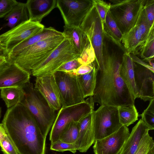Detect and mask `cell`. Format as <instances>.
<instances>
[{
	"label": "cell",
	"mask_w": 154,
	"mask_h": 154,
	"mask_svg": "<svg viewBox=\"0 0 154 154\" xmlns=\"http://www.w3.org/2000/svg\"><path fill=\"white\" fill-rule=\"evenodd\" d=\"M121 60L103 43V61L97 70L94 103L116 107L134 104L135 99L120 74Z\"/></svg>",
	"instance_id": "1"
},
{
	"label": "cell",
	"mask_w": 154,
	"mask_h": 154,
	"mask_svg": "<svg viewBox=\"0 0 154 154\" xmlns=\"http://www.w3.org/2000/svg\"><path fill=\"white\" fill-rule=\"evenodd\" d=\"M2 123L19 154H45L46 137L21 103L7 109Z\"/></svg>",
	"instance_id": "2"
},
{
	"label": "cell",
	"mask_w": 154,
	"mask_h": 154,
	"mask_svg": "<svg viewBox=\"0 0 154 154\" xmlns=\"http://www.w3.org/2000/svg\"><path fill=\"white\" fill-rule=\"evenodd\" d=\"M23 88L25 95L21 103L32 115L42 134L46 138L55 119L57 112L50 107L32 83L29 82Z\"/></svg>",
	"instance_id": "3"
},
{
	"label": "cell",
	"mask_w": 154,
	"mask_h": 154,
	"mask_svg": "<svg viewBox=\"0 0 154 154\" xmlns=\"http://www.w3.org/2000/svg\"><path fill=\"white\" fill-rule=\"evenodd\" d=\"M65 38L63 35L42 41L7 58V60L30 72L44 61Z\"/></svg>",
	"instance_id": "4"
},
{
	"label": "cell",
	"mask_w": 154,
	"mask_h": 154,
	"mask_svg": "<svg viewBox=\"0 0 154 154\" xmlns=\"http://www.w3.org/2000/svg\"><path fill=\"white\" fill-rule=\"evenodd\" d=\"M92 96L81 103L71 106L62 107L58 111L50 134L51 143L59 140L60 134L70 122H79L94 110Z\"/></svg>",
	"instance_id": "5"
},
{
	"label": "cell",
	"mask_w": 154,
	"mask_h": 154,
	"mask_svg": "<svg viewBox=\"0 0 154 154\" xmlns=\"http://www.w3.org/2000/svg\"><path fill=\"white\" fill-rule=\"evenodd\" d=\"M79 56L70 39L65 37L50 55L30 73L36 77L53 74L63 64Z\"/></svg>",
	"instance_id": "6"
},
{
	"label": "cell",
	"mask_w": 154,
	"mask_h": 154,
	"mask_svg": "<svg viewBox=\"0 0 154 154\" xmlns=\"http://www.w3.org/2000/svg\"><path fill=\"white\" fill-rule=\"evenodd\" d=\"M145 0H112L110 11L122 34L135 25Z\"/></svg>",
	"instance_id": "7"
},
{
	"label": "cell",
	"mask_w": 154,
	"mask_h": 154,
	"mask_svg": "<svg viewBox=\"0 0 154 154\" xmlns=\"http://www.w3.org/2000/svg\"><path fill=\"white\" fill-rule=\"evenodd\" d=\"M79 27L86 34L94 49L95 55V65H101L103 61L104 36L101 20L93 4Z\"/></svg>",
	"instance_id": "8"
},
{
	"label": "cell",
	"mask_w": 154,
	"mask_h": 154,
	"mask_svg": "<svg viewBox=\"0 0 154 154\" xmlns=\"http://www.w3.org/2000/svg\"><path fill=\"white\" fill-rule=\"evenodd\" d=\"M53 74L59 91L62 107L75 105L85 101L77 75L60 71H56Z\"/></svg>",
	"instance_id": "9"
},
{
	"label": "cell",
	"mask_w": 154,
	"mask_h": 154,
	"mask_svg": "<svg viewBox=\"0 0 154 154\" xmlns=\"http://www.w3.org/2000/svg\"><path fill=\"white\" fill-rule=\"evenodd\" d=\"M44 26L29 20L0 35V48L6 56L16 46L41 31Z\"/></svg>",
	"instance_id": "10"
},
{
	"label": "cell",
	"mask_w": 154,
	"mask_h": 154,
	"mask_svg": "<svg viewBox=\"0 0 154 154\" xmlns=\"http://www.w3.org/2000/svg\"><path fill=\"white\" fill-rule=\"evenodd\" d=\"M95 141L115 132L122 125L119 122L118 107L100 106L92 112Z\"/></svg>",
	"instance_id": "11"
},
{
	"label": "cell",
	"mask_w": 154,
	"mask_h": 154,
	"mask_svg": "<svg viewBox=\"0 0 154 154\" xmlns=\"http://www.w3.org/2000/svg\"><path fill=\"white\" fill-rule=\"evenodd\" d=\"M93 4L92 0H57V7L64 26L79 27Z\"/></svg>",
	"instance_id": "12"
},
{
	"label": "cell",
	"mask_w": 154,
	"mask_h": 154,
	"mask_svg": "<svg viewBox=\"0 0 154 154\" xmlns=\"http://www.w3.org/2000/svg\"><path fill=\"white\" fill-rule=\"evenodd\" d=\"M31 73L7 60L0 67V91L4 88H23L30 82Z\"/></svg>",
	"instance_id": "13"
},
{
	"label": "cell",
	"mask_w": 154,
	"mask_h": 154,
	"mask_svg": "<svg viewBox=\"0 0 154 154\" xmlns=\"http://www.w3.org/2000/svg\"><path fill=\"white\" fill-rule=\"evenodd\" d=\"M130 134L128 127L122 125L113 134L95 140L93 147L94 154H120Z\"/></svg>",
	"instance_id": "14"
},
{
	"label": "cell",
	"mask_w": 154,
	"mask_h": 154,
	"mask_svg": "<svg viewBox=\"0 0 154 154\" xmlns=\"http://www.w3.org/2000/svg\"><path fill=\"white\" fill-rule=\"evenodd\" d=\"M34 86L52 109L58 112L60 109L61 103L53 74L36 77Z\"/></svg>",
	"instance_id": "15"
},
{
	"label": "cell",
	"mask_w": 154,
	"mask_h": 154,
	"mask_svg": "<svg viewBox=\"0 0 154 154\" xmlns=\"http://www.w3.org/2000/svg\"><path fill=\"white\" fill-rule=\"evenodd\" d=\"M134 62L135 83L138 98L144 101L154 99V72Z\"/></svg>",
	"instance_id": "16"
},
{
	"label": "cell",
	"mask_w": 154,
	"mask_h": 154,
	"mask_svg": "<svg viewBox=\"0 0 154 154\" xmlns=\"http://www.w3.org/2000/svg\"><path fill=\"white\" fill-rule=\"evenodd\" d=\"M93 111L79 122V132L76 143L78 146V150L80 152H86L95 141Z\"/></svg>",
	"instance_id": "17"
},
{
	"label": "cell",
	"mask_w": 154,
	"mask_h": 154,
	"mask_svg": "<svg viewBox=\"0 0 154 154\" xmlns=\"http://www.w3.org/2000/svg\"><path fill=\"white\" fill-rule=\"evenodd\" d=\"M30 21L40 23L57 7V0H28L26 3Z\"/></svg>",
	"instance_id": "18"
},
{
	"label": "cell",
	"mask_w": 154,
	"mask_h": 154,
	"mask_svg": "<svg viewBox=\"0 0 154 154\" xmlns=\"http://www.w3.org/2000/svg\"><path fill=\"white\" fill-rule=\"evenodd\" d=\"M149 130L148 127L140 119L132 128L120 154H135L143 136Z\"/></svg>",
	"instance_id": "19"
},
{
	"label": "cell",
	"mask_w": 154,
	"mask_h": 154,
	"mask_svg": "<svg viewBox=\"0 0 154 154\" xmlns=\"http://www.w3.org/2000/svg\"><path fill=\"white\" fill-rule=\"evenodd\" d=\"M63 35V32L58 31L51 27L44 28L39 32L25 40L15 47L6 56L7 58L16 55L23 50L42 41Z\"/></svg>",
	"instance_id": "20"
},
{
	"label": "cell",
	"mask_w": 154,
	"mask_h": 154,
	"mask_svg": "<svg viewBox=\"0 0 154 154\" xmlns=\"http://www.w3.org/2000/svg\"><path fill=\"white\" fill-rule=\"evenodd\" d=\"M120 74L135 99L138 98L134 78V62L130 54L124 53L120 68Z\"/></svg>",
	"instance_id": "21"
},
{
	"label": "cell",
	"mask_w": 154,
	"mask_h": 154,
	"mask_svg": "<svg viewBox=\"0 0 154 154\" xmlns=\"http://www.w3.org/2000/svg\"><path fill=\"white\" fill-rule=\"evenodd\" d=\"M122 43L125 52L134 55L139 53L144 42L137 25H135L128 32L123 34Z\"/></svg>",
	"instance_id": "22"
},
{
	"label": "cell",
	"mask_w": 154,
	"mask_h": 154,
	"mask_svg": "<svg viewBox=\"0 0 154 154\" xmlns=\"http://www.w3.org/2000/svg\"><path fill=\"white\" fill-rule=\"evenodd\" d=\"M63 33L65 37L70 39L75 51L80 56L90 42L79 27L64 26Z\"/></svg>",
	"instance_id": "23"
},
{
	"label": "cell",
	"mask_w": 154,
	"mask_h": 154,
	"mask_svg": "<svg viewBox=\"0 0 154 154\" xmlns=\"http://www.w3.org/2000/svg\"><path fill=\"white\" fill-rule=\"evenodd\" d=\"M6 26L11 29L29 20L28 12L26 3L18 2L5 16Z\"/></svg>",
	"instance_id": "24"
},
{
	"label": "cell",
	"mask_w": 154,
	"mask_h": 154,
	"mask_svg": "<svg viewBox=\"0 0 154 154\" xmlns=\"http://www.w3.org/2000/svg\"><path fill=\"white\" fill-rule=\"evenodd\" d=\"M104 36L118 46L125 52L122 43L123 34L112 17L109 10L107 12L103 27Z\"/></svg>",
	"instance_id": "25"
},
{
	"label": "cell",
	"mask_w": 154,
	"mask_h": 154,
	"mask_svg": "<svg viewBox=\"0 0 154 154\" xmlns=\"http://www.w3.org/2000/svg\"><path fill=\"white\" fill-rule=\"evenodd\" d=\"M25 95L23 88L11 87L4 88L0 90V97L8 108L20 103Z\"/></svg>",
	"instance_id": "26"
},
{
	"label": "cell",
	"mask_w": 154,
	"mask_h": 154,
	"mask_svg": "<svg viewBox=\"0 0 154 154\" xmlns=\"http://www.w3.org/2000/svg\"><path fill=\"white\" fill-rule=\"evenodd\" d=\"M96 73L94 64V68L90 72L77 75L85 98L93 96L96 85Z\"/></svg>",
	"instance_id": "27"
},
{
	"label": "cell",
	"mask_w": 154,
	"mask_h": 154,
	"mask_svg": "<svg viewBox=\"0 0 154 154\" xmlns=\"http://www.w3.org/2000/svg\"><path fill=\"white\" fill-rule=\"evenodd\" d=\"M154 23L151 26L147 37L140 48L139 53L141 57L147 61L153 68L154 63Z\"/></svg>",
	"instance_id": "28"
},
{
	"label": "cell",
	"mask_w": 154,
	"mask_h": 154,
	"mask_svg": "<svg viewBox=\"0 0 154 154\" xmlns=\"http://www.w3.org/2000/svg\"><path fill=\"white\" fill-rule=\"evenodd\" d=\"M120 122L128 127L138 120V112L134 104L118 107Z\"/></svg>",
	"instance_id": "29"
},
{
	"label": "cell",
	"mask_w": 154,
	"mask_h": 154,
	"mask_svg": "<svg viewBox=\"0 0 154 154\" xmlns=\"http://www.w3.org/2000/svg\"><path fill=\"white\" fill-rule=\"evenodd\" d=\"M79 132V122H72L62 132L60 135L59 140L67 143H76Z\"/></svg>",
	"instance_id": "30"
},
{
	"label": "cell",
	"mask_w": 154,
	"mask_h": 154,
	"mask_svg": "<svg viewBox=\"0 0 154 154\" xmlns=\"http://www.w3.org/2000/svg\"><path fill=\"white\" fill-rule=\"evenodd\" d=\"M0 147L4 154H19L2 123H0Z\"/></svg>",
	"instance_id": "31"
},
{
	"label": "cell",
	"mask_w": 154,
	"mask_h": 154,
	"mask_svg": "<svg viewBox=\"0 0 154 154\" xmlns=\"http://www.w3.org/2000/svg\"><path fill=\"white\" fill-rule=\"evenodd\" d=\"M135 25L138 27L144 43L147 37L151 26L147 18L143 5L140 11Z\"/></svg>",
	"instance_id": "32"
},
{
	"label": "cell",
	"mask_w": 154,
	"mask_h": 154,
	"mask_svg": "<svg viewBox=\"0 0 154 154\" xmlns=\"http://www.w3.org/2000/svg\"><path fill=\"white\" fill-rule=\"evenodd\" d=\"M141 119L150 130L154 129V99L149 101L147 107L141 114Z\"/></svg>",
	"instance_id": "33"
},
{
	"label": "cell",
	"mask_w": 154,
	"mask_h": 154,
	"mask_svg": "<svg viewBox=\"0 0 154 154\" xmlns=\"http://www.w3.org/2000/svg\"><path fill=\"white\" fill-rule=\"evenodd\" d=\"M82 65H88L93 63L95 59L94 49L90 42L86 46L79 57Z\"/></svg>",
	"instance_id": "34"
},
{
	"label": "cell",
	"mask_w": 154,
	"mask_h": 154,
	"mask_svg": "<svg viewBox=\"0 0 154 154\" xmlns=\"http://www.w3.org/2000/svg\"><path fill=\"white\" fill-rule=\"evenodd\" d=\"M154 146V142L148 132L142 138L135 154H147L149 150Z\"/></svg>",
	"instance_id": "35"
},
{
	"label": "cell",
	"mask_w": 154,
	"mask_h": 154,
	"mask_svg": "<svg viewBox=\"0 0 154 154\" xmlns=\"http://www.w3.org/2000/svg\"><path fill=\"white\" fill-rule=\"evenodd\" d=\"M92 1L101 20L103 28L107 14L110 10V3L102 0H92Z\"/></svg>",
	"instance_id": "36"
},
{
	"label": "cell",
	"mask_w": 154,
	"mask_h": 154,
	"mask_svg": "<svg viewBox=\"0 0 154 154\" xmlns=\"http://www.w3.org/2000/svg\"><path fill=\"white\" fill-rule=\"evenodd\" d=\"M50 149L60 152L69 151L73 153H75L78 149V146L75 143H67L58 140L51 143Z\"/></svg>",
	"instance_id": "37"
},
{
	"label": "cell",
	"mask_w": 154,
	"mask_h": 154,
	"mask_svg": "<svg viewBox=\"0 0 154 154\" xmlns=\"http://www.w3.org/2000/svg\"><path fill=\"white\" fill-rule=\"evenodd\" d=\"M82 65L79 58H78L71 60L63 64L57 69L56 71L71 73Z\"/></svg>",
	"instance_id": "38"
},
{
	"label": "cell",
	"mask_w": 154,
	"mask_h": 154,
	"mask_svg": "<svg viewBox=\"0 0 154 154\" xmlns=\"http://www.w3.org/2000/svg\"><path fill=\"white\" fill-rule=\"evenodd\" d=\"M18 2L15 0H0V19L4 18Z\"/></svg>",
	"instance_id": "39"
},
{
	"label": "cell",
	"mask_w": 154,
	"mask_h": 154,
	"mask_svg": "<svg viewBox=\"0 0 154 154\" xmlns=\"http://www.w3.org/2000/svg\"><path fill=\"white\" fill-rule=\"evenodd\" d=\"M143 8L150 26L154 23V0H145Z\"/></svg>",
	"instance_id": "40"
},
{
	"label": "cell",
	"mask_w": 154,
	"mask_h": 154,
	"mask_svg": "<svg viewBox=\"0 0 154 154\" xmlns=\"http://www.w3.org/2000/svg\"><path fill=\"white\" fill-rule=\"evenodd\" d=\"M94 67V62L88 65H82L71 73L77 75L87 74L92 70Z\"/></svg>",
	"instance_id": "41"
},
{
	"label": "cell",
	"mask_w": 154,
	"mask_h": 154,
	"mask_svg": "<svg viewBox=\"0 0 154 154\" xmlns=\"http://www.w3.org/2000/svg\"><path fill=\"white\" fill-rule=\"evenodd\" d=\"M130 56L134 62L154 72V68L151 66L148 63L139 58L135 55L130 54Z\"/></svg>",
	"instance_id": "42"
},
{
	"label": "cell",
	"mask_w": 154,
	"mask_h": 154,
	"mask_svg": "<svg viewBox=\"0 0 154 154\" xmlns=\"http://www.w3.org/2000/svg\"><path fill=\"white\" fill-rule=\"evenodd\" d=\"M7 60L6 56L3 54H0V67Z\"/></svg>",
	"instance_id": "43"
},
{
	"label": "cell",
	"mask_w": 154,
	"mask_h": 154,
	"mask_svg": "<svg viewBox=\"0 0 154 154\" xmlns=\"http://www.w3.org/2000/svg\"><path fill=\"white\" fill-rule=\"evenodd\" d=\"M147 154H154V146L149 150Z\"/></svg>",
	"instance_id": "44"
},
{
	"label": "cell",
	"mask_w": 154,
	"mask_h": 154,
	"mask_svg": "<svg viewBox=\"0 0 154 154\" xmlns=\"http://www.w3.org/2000/svg\"><path fill=\"white\" fill-rule=\"evenodd\" d=\"M1 113H2V108L0 107V119L1 117Z\"/></svg>",
	"instance_id": "45"
},
{
	"label": "cell",
	"mask_w": 154,
	"mask_h": 154,
	"mask_svg": "<svg viewBox=\"0 0 154 154\" xmlns=\"http://www.w3.org/2000/svg\"><path fill=\"white\" fill-rule=\"evenodd\" d=\"M2 53L1 50L0 48V54H2L1 53Z\"/></svg>",
	"instance_id": "46"
},
{
	"label": "cell",
	"mask_w": 154,
	"mask_h": 154,
	"mask_svg": "<svg viewBox=\"0 0 154 154\" xmlns=\"http://www.w3.org/2000/svg\"><path fill=\"white\" fill-rule=\"evenodd\" d=\"M55 154H60L55 153Z\"/></svg>",
	"instance_id": "47"
}]
</instances>
